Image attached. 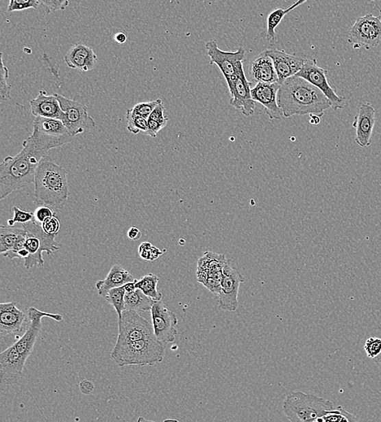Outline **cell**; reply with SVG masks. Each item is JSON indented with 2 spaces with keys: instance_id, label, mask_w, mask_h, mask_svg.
Wrapping results in <instances>:
<instances>
[{
  "instance_id": "cell-1",
  "label": "cell",
  "mask_w": 381,
  "mask_h": 422,
  "mask_svg": "<svg viewBox=\"0 0 381 422\" xmlns=\"http://www.w3.org/2000/svg\"><path fill=\"white\" fill-rule=\"evenodd\" d=\"M73 139L50 136L34 129L32 136L24 141L23 150L15 156H8L0 165V199L32 184L38 165L48 152Z\"/></svg>"
},
{
  "instance_id": "cell-2",
  "label": "cell",
  "mask_w": 381,
  "mask_h": 422,
  "mask_svg": "<svg viewBox=\"0 0 381 422\" xmlns=\"http://www.w3.org/2000/svg\"><path fill=\"white\" fill-rule=\"evenodd\" d=\"M278 103L283 116L315 115L322 117L332 103L317 87L300 77L284 81L278 91Z\"/></svg>"
},
{
  "instance_id": "cell-3",
  "label": "cell",
  "mask_w": 381,
  "mask_h": 422,
  "mask_svg": "<svg viewBox=\"0 0 381 422\" xmlns=\"http://www.w3.org/2000/svg\"><path fill=\"white\" fill-rule=\"evenodd\" d=\"M66 170L47 155L35 173L34 204L63 209L69 195Z\"/></svg>"
},
{
  "instance_id": "cell-4",
  "label": "cell",
  "mask_w": 381,
  "mask_h": 422,
  "mask_svg": "<svg viewBox=\"0 0 381 422\" xmlns=\"http://www.w3.org/2000/svg\"><path fill=\"white\" fill-rule=\"evenodd\" d=\"M166 343L156 337L116 345L112 358L118 367L126 365H156L163 362Z\"/></svg>"
},
{
  "instance_id": "cell-5",
  "label": "cell",
  "mask_w": 381,
  "mask_h": 422,
  "mask_svg": "<svg viewBox=\"0 0 381 422\" xmlns=\"http://www.w3.org/2000/svg\"><path fill=\"white\" fill-rule=\"evenodd\" d=\"M336 407L334 402L317 395L291 391L284 399L283 412L292 422H318Z\"/></svg>"
},
{
  "instance_id": "cell-6",
  "label": "cell",
  "mask_w": 381,
  "mask_h": 422,
  "mask_svg": "<svg viewBox=\"0 0 381 422\" xmlns=\"http://www.w3.org/2000/svg\"><path fill=\"white\" fill-rule=\"evenodd\" d=\"M23 227L26 230L25 248L29 253L28 258L25 259V267L30 269L37 265L42 267L45 265L43 252L51 255L60 250V246L56 241L57 235L46 233L42 225L34 220L23 224Z\"/></svg>"
},
{
  "instance_id": "cell-7",
  "label": "cell",
  "mask_w": 381,
  "mask_h": 422,
  "mask_svg": "<svg viewBox=\"0 0 381 422\" xmlns=\"http://www.w3.org/2000/svg\"><path fill=\"white\" fill-rule=\"evenodd\" d=\"M55 96L64 113L63 123L73 137L96 127L95 121L89 115L88 107L85 104L59 94H55Z\"/></svg>"
},
{
  "instance_id": "cell-8",
  "label": "cell",
  "mask_w": 381,
  "mask_h": 422,
  "mask_svg": "<svg viewBox=\"0 0 381 422\" xmlns=\"http://www.w3.org/2000/svg\"><path fill=\"white\" fill-rule=\"evenodd\" d=\"M225 254L206 252L197 264V280L211 293L218 294L221 289L223 269L227 262Z\"/></svg>"
},
{
  "instance_id": "cell-9",
  "label": "cell",
  "mask_w": 381,
  "mask_h": 422,
  "mask_svg": "<svg viewBox=\"0 0 381 422\" xmlns=\"http://www.w3.org/2000/svg\"><path fill=\"white\" fill-rule=\"evenodd\" d=\"M349 42L354 45L376 49L381 44V15L375 16L371 13L358 17L349 29Z\"/></svg>"
},
{
  "instance_id": "cell-10",
  "label": "cell",
  "mask_w": 381,
  "mask_h": 422,
  "mask_svg": "<svg viewBox=\"0 0 381 422\" xmlns=\"http://www.w3.org/2000/svg\"><path fill=\"white\" fill-rule=\"evenodd\" d=\"M244 280V276L233 263L227 260L223 269L220 291L217 294L219 306L222 311L234 312L238 310L240 285Z\"/></svg>"
},
{
  "instance_id": "cell-11",
  "label": "cell",
  "mask_w": 381,
  "mask_h": 422,
  "mask_svg": "<svg viewBox=\"0 0 381 422\" xmlns=\"http://www.w3.org/2000/svg\"><path fill=\"white\" fill-rule=\"evenodd\" d=\"M118 326L119 333L116 345L156 337L153 326L134 311L125 310L118 319Z\"/></svg>"
},
{
  "instance_id": "cell-12",
  "label": "cell",
  "mask_w": 381,
  "mask_h": 422,
  "mask_svg": "<svg viewBox=\"0 0 381 422\" xmlns=\"http://www.w3.org/2000/svg\"><path fill=\"white\" fill-rule=\"evenodd\" d=\"M328 71L318 66L317 61L315 60H306L303 68L296 74V76L304 78L310 84L317 87L321 90L323 94L330 100L332 107L335 111L344 109L347 104L343 97L339 96L336 91L332 88L327 79Z\"/></svg>"
},
{
  "instance_id": "cell-13",
  "label": "cell",
  "mask_w": 381,
  "mask_h": 422,
  "mask_svg": "<svg viewBox=\"0 0 381 422\" xmlns=\"http://www.w3.org/2000/svg\"><path fill=\"white\" fill-rule=\"evenodd\" d=\"M226 82L231 95V105L242 111L245 116H252L255 113L256 102L252 98L251 83L245 75L243 66Z\"/></svg>"
},
{
  "instance_id": "cell-14",
  "label": "cell",
  "mask_w": 381,
  "mask_h": 422,
  "mask_svg": "<svg viewBox=\"0 0 381 422\" xmlns=\"http://www.w3.org/2000/svg\"><path fill=\"white\" fill-rule=\"evenodd\" d=\"M206 50L211 60V64H216L220 68L225 80L234 76L240 68L243 66L246 50L243 47H240L236 51H224L219 49L216 41L210 40L206 43Z\"/></svg>"
},
{
  "instance_id": "cell-15",
  "label": "cell",
  "mask_w": 381,
  "mask_h": 422,
  "mask_svg": "<svg viewBox=\"0 0 381 422\" xmlns=\"http://www.w3.org/2000/svg\"><path fill=\"white\" fill-rule=\"evenodd\" d=\"M152 326L158 341L162 343H173L177 336V317L168 310L164 304L155 302L151 308Z\"/></svg>"
},
{
  "instance_id": "cell-16",
  "label": "cell",
  "mask_w": 381,
  "mask_h": 422,
  "mask_svg": "<svg viewBox=\"0 0 381 422\" xmlns=\"http://www.w3.org/2000/svg\"><path fill=\"white\" fill-rule=\"evenodd\" d=\"M27 316L30 324L26 329L24 336L21 337L19 341L14 343L17 350L26 360L32 354L35 343H36L38 334L41 332L43 317H50V319L56 321H61L64 319L62 315L42 312L34 307L29 308Z\"/></svg>"
},
{
  "instance_id": "cell-17",
  "label": "cell",
  "mask_w": 381,
  "mask_h": 422,
  "mask_svg": "<svg viewBox=\"0 0 381 422\" xmlns=\"http://www.w3.org/2000/svg\"><path fill=\"white\" fill-rule=\"evenodd\" d=\"M26 359L15 345L0 354V381L5 385H14L23 378Z\"/></svg>"
},
{
  "instance_id": "cell-18",
  "label": "cell",
  "mask_w": 381,
  "mask_h": 422,
  "mask_svg": "<svg viewBox=\"0 0 381 422\" xmlns=\"http://www.w3.org/2000/svg\"><path fill=\"white\" fill-rule=\"evenodd\" d=\"M280 85L282 84L278 81L274 83L258 82L251 89V96L254 101L265 107L267 115L271 120H280L284 116L278 103V94Z\"/></svg>"
},
{
  "instance_id": "cell-19",
  "label": "cell",
  "mask_w": 381,
  "mask_h": 422,
  "mask_svg": "<svg viewBox=\"0 0 381 422\" xmlns=\"http://www.w3.org/2000/svg\"><path fill=\"white\" fill-rule=\"evenodd\" d=\"M375 123L376 110L373 106L370 103L360 104L353 122V127L356 131V142L358 146H370Z\"/></svg>"
},
{
  "instance_id": "cell-20",
  "label": "cell",
  "mask_w": 381,
  "mask_h": 422,
  "mask_svg": "<svg viewBox=\"0 0 381 422\" xmlns=\"http://www.w3.org/2000/svg\"><path fill=\"white\" fill-rule=\"evenodd\" d=\"M265 52L273 61L275 72L278 76V82L280 84L288 77L295 76L303 68L306 61V59L288 55L284 51L278 49L267 50Z\"/></svg>"
},
{
  "instance_id": "cell-21",
  "label": "cell",
  "mask_w": 381,
  "mask_h": 422,
  "mask_svg": "<svg viewBox=\"0 0 381 422\" xmlns=\"http://www.w3.org/2000/svg\"><path fill=\"white\" fill-rule=\"evenodd\" d=\"M64 61L69 68L89 72L95 68L98 62V56L91 47L78 42L73 44L64 55Z\"/></svg>"
},
{
  "instance_id": "cell-22",
  "label": "cell",
  "mask_w": 381,
  "mask_h": 422,
  "mask_svg": "<svg viewBox=\"0 0 381 422\" xmlns=\"http://www.w3.org/2000/svg\"><path fill=\"white\" fill-rule=\"evenodd\" d=\"M25 320V313L17 308L15 302L0 304V334L2 337L21 332Z\"/></svg>"
},
{
  "instance_id": "cell-23",
  "label": "cell",
  "mask_w": 381,
  "mask_h": 422,
  "mask_svg": "<svg viewBox=\"0 0 381 422\" xmlns=\"http://www.w3.org/2000/svg\"><path fill=\"white\" fill-rule=\"evenodd\" d=\"M30 108L32 114L36 117L62 120L64 116V113L55 94L48 95L45 90L39 91L38 96L30 101Z\"/></svg>"
},
{
  "instance_id": "cell-24",
  "label": "cell",
  "mask_w": 381,
  "mask_h": 422,
  "mask_svg": "<svg viewBox=\"0 0 381 422\" xmlns=\"http://www.w3.org/2000/svg\"><path fill=\"white\" fill-rule=\"evenodd\" d=\"M251 76L254 81L265 82V83H274L278 81V76L275 72L273 60L262 52L251 63Z\"/></svg>"
},
{
  "instance_id": "cell-25",
  "label": "cell",
  "mask_w": 381,
  "mask_h": 422,
  "mask_svg": "<svg viewBox=\"0 0 381 422\" xmlns=\"http://www.w3.org/2000/svg\"><path fill=\"white\" fill-rule=\"evenodd\" d=\"M135 278L120 265H113L104 280L96 282V289L99 295L106 298L109 291L118 287L124 286L127 282L134 281Z\"/></svg>"
},
{
  "instance_id": "cell-26",
  "label": "cell",
  "mask_w": 381,
  "mask_h": 422,
  "mask_svg": "<svg viewBox=\"0 0 381 422\" xmlns=\"http://www.w3.org/2000/svg\"><path fill=\"white\" fill-rule=\"evenodd\" d=\"M34 129L37 131L50 135L56 137H74L69 132L66 126L62 120L53 118H46V117H36L34 120Z\"/></svg>"
},
{
  "instance_id": "cell-27",
  "label": "cell",
  "mask_w": 381,
  "mask_h": 422,
  "mask_svg": "<svg viewBox=\"0 0 381 422\" xmlns=\"http://www.w3.org/2000/svg\"><path fill=\"white\" fill-rule=\"evenodd\" d=\"M125 310L136 312L151 311L155 301L149 298L141 289H136L131 293H126L125 297Z\"/></svg>"
},
{
  "instance_id": "cell-28",
  "label": "cell",
  "mask_w": 381,
  "mask_h": 422,
  "mask_svg": "<svg viewBox=\"0 0 381 422\" xmlns=\"http://www.w3.org/2000/svg\"><path fill=\"white\" fill-rule=\"evenodd\" d=\"M306 1H308V0H297L292 6L288 8L286 10H282V8H278V10H275L270 13L268 21H267V38H269L270 42H274L275 41V38H277L275 29H277L280 21L284 19V17L286 16L288 12L295 10L296 8L302 5V4Z\"/></svg>"
},
{
  "instance_id": "cell-29",
  "label": "cell",
  "mask_w": 381,
  "mask_h": 422,
  "mask_svg": "<svg viewBox=\"0 0 381 422\" xmlns=\"http://www.w3.org/2000/svg\"><path fill=\"white\" fill-rule=\"evenodd\" d=\"M25 233V228L0 226V254L6 253L14 248L17 240Z\"/></svg>"
},
{
  "instance_id": "cell-30",
  "label": "cell",
  "mask_w": 381,
  "mask_h": 422,
  "mask_svg": "<svg viewBox=\"0 0 381 422\" xmlns=\"http://www.w3.org/2000/svg\"><path fill=\"white\" fill-rule=\"evenodd\" d=\"M164 110L165 108L163 102H162L159 105L156 106L154 111L149 116L147 119L149 126L148 136L156 137L158 133L167 125L169 119L164 116Z\"/></svg>"
},
{
  "instance_id": "cell-31",
  "label": "cell",
  "mask_w": 381,
  "mask_h": 422,
  "mask_svg": "<svg viewBox=\"0 0 381 422\" xmlns=\"http://www.w3.org/2000/svg\"><path fill=\"white\" fill-rule=\"evenodd\" d=\"M158 282H159V277L150 273L140 278V280H136L135 286L136 289H141L155 302H159L161 301L163 295L157 289Z\"/></svg>"
},
{
  "instance_id": "cell-32",
  "label": "cell",
  "mask_w": 381,
  "mask_h": 422,
  "mask_svg": "<svg viewBox=\"0 0 381 422\" xmlns=\"http://www.w3.org/2000/svg\"><path fill=\"white\" fill-rule=\"evenodd\" d=\"M125 294L126 291L125 287L121 286L109 291L107 297L104 298L109 304H112L114 308H115L119 319L122 316V313L125 310Z\"/></svg>"
},
{
  "instance_id": "cell-33",
  "label": "cell",
  "mask_w": 381,
  "mask_h": 422,
  "mask_svg": "<svg viewBox=\"0 0 381 422\" xmlns=\"http://www.w3.org/2000/svg\"><path fill=\"white\" fill-rule=\"evenodd\" d=\"M356 416L352 414L343 407L336 406L334 410L328 411L318 420V422H354L357 421Z\"/></svg>"
},
{
  "instance_id": "cell-34",
  "label": "cell",
  "mask_w": 381,
  "mask_h": 422,
  "mask_svg": "<svg viewBox=\"0 0 381 422\" xmlns=\"http://www.w3.org/2000/svg\"><path fill=\"white\" fill-rule=\"evenodd\" d=\"M126 128L130 133L134 134L144 133L148 135L149 126L147 119L143 118L142 116H135L128 110L126 113Z\"/></svg>"
},
{
  "instance_id": "cell-35",
  "label": "cell",
  "mask_w": 381,
  "mask_h": 422,
  "mask_svg": "<svg viewBox=\"0 0 381 422\" xmlns=\"http://www.w3.org/2000/svg\"><path fill=\"white\" fill-rule=\"evenodd\" d=\"M162 102H163L162 99L159 98L155 100V101L140 103L136 104L133 108L129 109V111L135 116H142L143 118L148 119L156 106L159 105Z\"/></svg>"
},
{
  "instance_id": "cell-36",
  "label": "cell",
  "mask_w": 381,
  "mask_h": 422,
  "mask_svg": "<svg viewBox=\"0 0 381 422\" xmlns=\"http://www.w3.org/2000/svg\"><path fill=\"white\" fill-rule=\"evenodd\" d=\"M13 212L14 217L8 220V226L10 227H14L16 223L23 224L34 220V213L23 211L19 207H13Z\"/></svg>"
},
{
  "instance_id": "cell-37",
  "label": "cell",
  "mask_w": 381,
  "mask_h": 422,
  "mask_svg": "<svg viewBox=\"0 0 381 422\" xmlns=\"http://www.w3.org/2000/svg\"><path fill=\"white\" fill-rule=\"evenodd\" d=\"M40 6L38 0H10L8 11L16 12L29 10V8H38Z\"/></svg>"
},
{
  "instance_id": "cell-38",
  "label": "cell",
  "mask_w": 381,
  "mask_h": 422,
  "mask_svg": "<svg viewBox=\"0 0 381 422\" xmlns=\"http://www.w3.org/2000/svg\"><path fill=\"white\" fill-rule=\"evenodd\" d=\"M8 68L4 65L3 61V54H1V69H0V77H1V98L8 100L11 97L12 86L8 84Z\"/></svg>"
},
{
  "instance_id": "cell-39",
  "label": "cell",
  "mask_w": 381,
  "mask_h": 422,
  "mask_svg": "<svg viewBox=\"0 0 381 422\" xmlns=\"http://www.w3.org/2000/svg\"><path fill=\"white\" fill-rule=\"evenodd\" d=\"M367 356L371 359H375L381 354V339L371 337L367 339L365 345Z\"/></svg>"
},
{
  "instance_id": "cell-40",
  "label": "cell",
  "mask_w": 381,
  "mask_h": 422,
  "mask_svg": "<svg viewBox=\"0 0 381 422\" xmlns=\"http://www.w3.org/2000/svg\"><path fill=\"white\" fill-rule=\"evenodd\" d=\"M38 1L48 14L51 12L64 10L69 4V0H38Z\"/></svg>"
},
{
  "instance_id": "cell-41",
  "label": "cell",
  "mask_w": 381,
  "mask_h": 422,
  "mask_svg": "<svg viewBox=\"0 0 381 422\" xmlns=\"http://www.w3.org/2000/svg\"><path fill=\"white\" fill-rule=\"evenodd\" d=\"M34 214V220L39 224H42L43 222L56 215L51 207L48 206H39Z\"/></svg>"
},
{
  "instance_id": "cell-42",
  "label": "cell",
  "mask_w": 381,
  "mask_h": 422,
  "mask_svg": "<svg viewBox=\"0 0 381 422\" xmlns=\"http://www.w3.org/2000/svg\"><path fill=\"white\" fill-rule=\"evenodd\" d=\"M41 225L43 230L49 235H57L60 229V222L55 215L43 222Z\"/></svg>"
},
{
  "instance_id": "cell-43",
  "label": "cell",
  "mask_w": 381,
  "mask_h": 422,
  "mask_svg": "<svg viewBox=\"0 0 381 422\" xmlns=\"http://www.w3.org/2000/svg\"><path fill=\"white\" fill-rule=\"evenodd\" d=\"M153 246L151 243L144 242L139 246L138 253L140 256L144 260L150 261L151 252Z\"/></svg>"
},
{
  "instance_id": "cell-44",
  "label": "cell",
  "mask_w": 381,
  "mask_h": 422,
  "mask_svg": "<svg viewBox=\"0 0 381 422\" xmlns=\"http://www.w3.org/2000/svg\"><path fill=\"white\" fill-rule=\"evenodd\" d=\"M95 385L89 380L82 381L80 384V390L83 394L90 395L94 393Z\"/></svg>"
},
{
  "instance_id": "cell-45",
  "label": "cell",
  "mask_w": 381,
  "mask_h": 422,
  "mask_svg": "<svg viewBox=\"0 0 381 422\" xmlns=\"http://www.w3.org/2000/svg\"><path fill=\"white\" fill-rule=\"evenodd\" d=\"M128 237L132 241H138L142 237V232L137 227H132L128 230Z\"/></svg>"
},
{
  "instance_id": "cell-46",
  "label": "cell",
  "mask_w": 381,
  "mask_h": 422,
  "mask_svg": "<svg viewBox=\"0 0 381 422\" xmlns=\"http://www.w3.org/2000/svg\"><path fill=\"white\" fill-rule=\"evenodd\" d=\"M113 39L118 44H124L127 41V36L123 32H119L114 34Z\"/></svg>"
},
{
  "instance_id": "cell-47",
  "label": "cell",
  "mask_w": 381,
  "mask_h": 422,
  "mask_svg": "<svg viewBox=\"0 0 381 422\" xmlns=\"http://www.w3.org/2000/svg\"><path fill=\"white\" fill-rule=\"evenodd\" d=\"M162 254H163V251H161L159 248L153 246L151 252L150 261L153 262V261L159 259Z\"/></svg>"
},
{
  "instance_id": "cell-48",
  "label": "cell",
  "mask_w": 381,
  "mask_h": 422,
  "mask_svg": "<svg viewBox=\"0 0 381 422\" xmlns=\"http://www.w3.org/2000/svg\"><path fill=\"white\" fill-rule=\"evenodd\" d=\"M135 282L136 280L132 282H127V284L124 285L126 293H131V291L136 289Z\"/></svg>"
},
{
  "instance_id": "cell-49",
  "label": "cell",
  "mask_w": 381,
  "mask_h": 422,
  "mask_svg": "<svg viewBox=\"0 0 381 422\" xmlns=\"http://www.w3.org/2000/svg\"><path fill=\"white\" fill-rule=\"evenodd\" d=\"M312 118H310V123L312 124H318L319 122H321V117L315 115H310Z\"/></svg>"
},
{
  "instance_id": "cell-50",
  "label": "cell",
  "mask_w": 381,
  "mask_h": 422,
  "mask_svg": "<svg viewBox=\"0 0 381 422\" xmlns=\"http://www.w3.org/2000/svg\"><path fill=\"white\" fill-rule=\"evenodd\" d=\"M374 362L376 365H378V367L380 369L381 371V354L378 356V358H376L374 359Z\"/></svg>"
}]
</instances>
